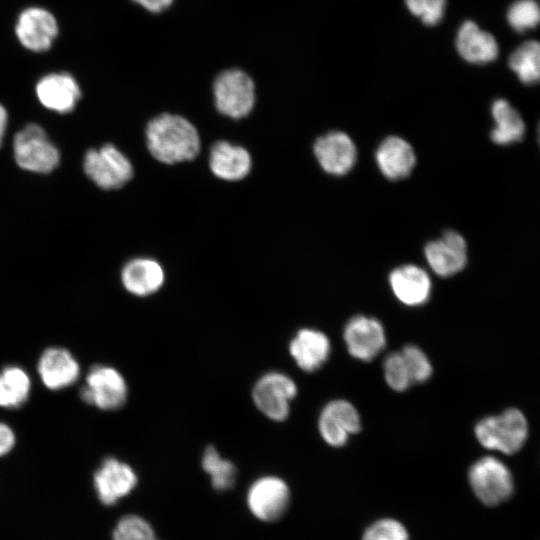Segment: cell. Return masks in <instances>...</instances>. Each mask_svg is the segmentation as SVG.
Instances as JSON below:
<instances>
[{"mask_svg":"<svg viewBox=\"0 0 540 540\" xmlns=\"http://www.w3.org/2000/svg\"><path fill=\"white\" fill-rule=\"evenodd\" d=\"M145 136L150 154L165 164L192 160L200 151L197 129L180 115L163 113L152 118Z\"/></svg>","mask_w":540,"mask_h":540,"instance_id":"1","label":"cell"},{"mask_svg":"<svg viewBox=\"0 0 540 540\" xmlns=\"http://www.w3.org/2000/svg\"><path fill=\"white\" fill-rule=\"evenodd\" d=\"M474 432L479 443L486 449L511 455L518 452L526 442L528 424L520 410L509 408L500 415L481 419Z\"/></svg>","mask_w":540,"mask_h":540,"instance_id":"2","label":"cell"},{"mask_svg":"<svg viewBox=\"0 0 540 540\" xmlns=\"http://www.w3.org/2000/svg\"><path fill=\"white\" fill-rule=\"evenodd\" d=\"M468 482L476 498L485 506H497L509 499L514 490L513 477L499 459L484 456L468 470Z\"/></svg>","mask_w":540,"mask_h":540,"instance_id":"3","label":"cell"},{"mask_svg":"<svg viewBox=\"0 0 540 540\" xmlns=\"http://www.w3.org/2000/svg\"><path fill=\"white\" fill-rule=\"evenodd\" d=\"M291 499L288 483L276 475L258 477L246 493V505L250 514L264 523L281 520L289 510Z\"/></svg>","mask_w":540,"mask_h":540,"instance_id":"4","label":"cell"},{"mask_svg":"<svg viewBox=\"0 0 540 540\" xmlns=\"http://www.w3.org/2000/svg\"><path fill=\"white\" fill-rule=\"evenodd\" d=\"M80 398L104 411L120 409L128 399L127 382L116 368L96 364L89 369L85 377Z\"/></svg>","mask_w":540,"mask_h":540,"instance_id":"5","label":"cell"},{"mask_svg":"<svg viewBox=\"0 0 540 540\" xmlns=\"http://www.w3.org/2000/svg\"><path fill=\"white\" fill-rule=\"evenodd\" d=\"M217 110L230 118L247 116L255 104V85L251 77L240 69L221 72L213 83Z\"/></svg>","mask_w":540,"mask_h":540,"instance_id":"6","label":"cell"},{"mask_svg":"<svg viewBox=\"0 0 540 540\" xmlns=\"http://www.w3.org/2000/svg\"><path fill=\"white\" fill-rule=\"evenodd\" d=\"M16 163L24 170L49 173L60 161V154L39 125L28 124L13 140Z\"/></svg>","mask_w":540,"mask_h":540,"instance_id":"7","label":"cell"},{"mask_svg":"<svg viewBox=\"0 0 540 540\" xmlns=\"http://www.w3.org/2000/svg\"><path fill=\"white\" fill-rule=\"evenodd\" d=\"M297 395V385L287 374L270 371L262 375L252 389L256 408L272 421L288 418L291 402Z\"/></svg>","mask_w":540,"mask_h":540,"instance_id":"8","label":"cell"},{"mask_svg":"<svg viewBox=\"0 0 540 540\" xmlns=\"http://www.w3.org/2000/svg\"><path fill=\"white\" fill-rule=\"evenodd\" d=\"M85 174L100 188L118 189L133 176L129 159L113 144H105L86 152L83 161Z\"/></svg>","mask_w":540,"mask_h":540,"instance_id":"9","label":"cell"},{"mask_svg":"<svg viewBox=\"0 0 540 540\" xmlns=\"http://www.w3.org/2000/svg\"><path fill=\"white\" fill-rule=\"evenodd\" d=\"M138 484L135 470L115 457L105 458L93 475V485L98 500L113 506L130 495Z\"/></svg>","mask_w":540,"mask_h":540,"instance_id":"10","label":"cell"},{"mask_svg":"<svg viewBox=\"0 0 540 540\" xmlns=\"http://www.w3.org/2000/svg\"><path fill=\"white\" fill-rule=\"evenodd\" d=\"M343 339L349 354L360 361L369 362L386 345L385 329L376 318L357 315L345 325Z\"/></svg>","mask_w":540,"mask_h":540,"instance_id":"11","label":"cell"},{"mask_svg":"<svg viewBox=\"0 0 540 540\" xmlns=\"http://www.w3.org/2000/svg\"><path fill=\"white\" fill-rule=\"evenodd\" d=\"M361 428L360 415L352 403L344 399L328 402L320 412L318 429L322 439L332 447H342Z\"/></svg>","mask_w":540,"mask_h":540,"instance_id":"12","label":"cell"},{"mask_svg":"<svg viewBox=\"0 0 540 540\" xmlns=\"http://www.w3.org/2000/svg\"><path fill=\"white\" fill-rule=\"evenodd\" d=\"M19 42L33 52L47 51L58 34L52 13L41 7H29L19 15L16 28Z\"/></svg>","mask_w":540,"mask_h":540,"instance_id":"13","label":"cell"},{"mask_svg":"<svg viewBox=\"0 0 540 540\" xmlns=\"http://www.w3.org/2000/svg\"><path fill=\"white\" fill-rule=\"evenodd\" d=\"M424 252L431 269L441 277L460 272L467 263L466 241L461 234L452 230L427 243Z\"/></svg>","mask_w":540,"mask_h":540,"instance_id":"14","label":"cell"},{"mask_svg":"<svg viewBox=\"0 0 540 540\" xmlns=\"http://www.w3.org/2000/svg\"><path fill=\"white\" fill-rule=\"evenodd\" d=\"M80 371L77 359L62 347L45 349L37 363V372L42 383L53 391L73 385L79 379Z\"/></svg>","mask_w":540,"mask_h":540,"instance_id":"15","label":"cell"},{"mask_svg":"<svg viewBox=\"0 0 540 540\" xmlns=\"http://www.w3.org/2000/svg\"><path fill=\"white\" fill-rule=\"evenodd\" d=\"M313 149L320 166L329 174L344 175L356 161L355 144L344 132L333 131L319 137Z\"/></svg>","mask_w":540,"mask_h":540,"instance_id":"16","label":"cell"},{"mask_svg":"<svg viewBox=\"0 0 540 540\" xmlns=\"http://www.w3.org/2000/svg\"><path fill=\"white\" fill-rule=\"evenodd\" d=\"M40 103L58 113L71 112L81 98V90L68 73H51L41 78L36 85Z\"/></svg>","mask_w":540,"mask_h":540,"instance_id":"17","label":"cell"},{"mask_svg":"<svg viewBox=\"0 0 540 540\" xmlns=\"http://www.w3.org/2000/svg\"><path fill=\"white\" fill-rule=\"evenodd\" d=\"M331 343L326 334L312 328L297 331L289 344V352L300 369L318 370L328 360Z\"/></svg>","mask_w":540,"mask_h":540,"instance_id":"18","label":"cell"},{"mask_svg":"<svg viewBox=\"0 0 540 540\" xmlns=\"http://www.w3.org/2000/svg\"><path fill=\"white\" fill-rule=\"evenodd\" d=\"M390 287L395 297L408 306H419L431 295V280L422 268L408 264L394 269L389 275Z\"/></svg>","mask_w":540,"mask_h":540,"instance_id":"19","label":"cell"},{"mask_svg":"<svg viewBox=\"0 0 540 540\" xmlns=\"http://www.w3.org/2000/svg\"><path fill=\"white\" fill-rule=\"evenodd\" d=\"M456 48L460 56L470 63L486 64L494 61L499 54L495 37L479 28L471 20L461 24L456 35Z\"/></svg>","mask_w":540,"mask_h":540,"instance_id":"20","label":"cell"},{"mask_svg":"<svg viewBox=\"0 0 540 540\" xmlns=\"http://www.w3.org/2000/svg\"><path fill=\"white\" fill-rule=\"evenodd\" d=\"M209 166L216 177L226 181H238L249 174L251 157L245 148L222 140L212 145Z\"/></svg>","mask_w":540,"mask_h":540,"instance_id":"21","label":"cell"},{"mask_svg":"<svg viewBox=\"0 0 540 540\" xmlns=\"http://www.w3.org/2000/svg\"><path fill=\"white\" fill-rule=\"evenodd\" d=\"M161 265L150 258H135L128 261L121 271L124 288L131 294L145 297L157 292L164 283Z\"/></svg>","mask_w":540,"mask_h":540,"instance_id":"22","label":"cell"},{"mask_svg":"<svg viewBox=\"0 0 540 540\" xmlns=\"http://www.w3.org/2000/svg\"><path fill=\"white\" fill-rule=\"evenodd\" d=\"M376 162L384 176L398 180L410 174L416 157L412 146L406 140L389 136L377 148Z\"/></svg>","mask_w":540,"mask_h":540,"instance_id":"23","label":"cell"},{"mask_svg":"<svg viewBox=\"0 0 540 540\" xmlns=\"http://www.w3.org/2000/svg\"><path fill=\"white\" fill-rule=\"evenodd\" d=\"M491 114L495 122L490 138L498 145H510L520 142L526 126L520 113L505 99H497L492 103Z\"/></svg>","mask_w":540,"mask_h":540,"instance_id":"24","label":"cell"},{"mask_svg":"<svg viewBox=\"0 0 540 540\" xmlns=\"http://www.w3.org/2000/svg\"><path fill=\"white\" fill-rule=\"evenodd\" d=\"M32 388L29 374L20 366L7 365L0 371V407L16 409L28 400Z\"/></svg>","mask_w":540,"mask_h":540,"instance_id":"25","label":"cell"},{"mask_svg":"<svg viewBox=\"0 0 540 540\" xmlns=\"http://www.w3.org/2000/svg\"><path fill=\"white\" fill-rule=\"evenodd\" d=\"M508 64L523 84L531 86L540 83V41L522 43L511 53Z\"/></svg>","mask_w":540,"mask_h":540,"instance_id":"26","label":"cell"},{"mask_svg":"<svg viewBox=\"0 0 540 540\" xmlns=\"http://www.w3.org/2000/svg\"><path fill=\"white\" fill-rule=\"evenodd\" d=\"M201 466L208 474L211 485L216 491L225 492L234 487L237 469L230 460L223 458L215 447H206Z\"/></svg>","mask_w":540,"mask_h":540,"instance_id":"27","label":"cell"},{"mask_svg":"<svg viewBox=\"0 0 540 540\" xmlns=\"http://www.w3.org/2000/svg\"><path fill=\"white\" fill-rule=\"evenodd\" d=\"M156 538L152 524L135 513L121 516L112 530V540H154Z\"/></svg>","mask_w":540,"mask_h":540,"instance_id":"28","label":"cell"},{"mask_svg":"<svg viewBox=\"0 0 540 540\" xmlns=\"http://www.w3.org/2000/svg\"><path fill=\"white\" fill-rule=\"evenodd\" d=\"M360 540H411V534L400 519L383 516L374 519L363 529Z\"/></svg>","mask_w":540,"mask_h":540,"instance_id":"29","label":"cell"},{"mask_svg":"<svg viewBox=\"0 0 540 540\" xmlns=\"http://www.w3.org/2000/svg\"><path fill=\"white\" fill-rule=\"evenodd\" d=\"M508 24L523 33L540 25V4L536 0H516L507 10Z\"/></svg>","mask_w":540,"mask_h":540,"instance_id":"30","label":"cell"},{"mask_svg":"<svg viewBox=\"0 0 540 540\" xmlns=\"http://www.w3.org/2000/svg\"><path fill=\"white\" fill-rule=\"evenodd\" d=\"M383 372L386 383L394 391L403 392L413 384L401 351L392 352L385 358Z\"/></svg>","mask_w":540,"mask_h":540,"instance_id":"31","label":"cell"},{"mask_svg":"<svg viewBox=\"0 0 540 540\" xmlns=\"http://www.w3.org/2000/svg\"><path fill=\"white\" fill-rule=\"evenodd\" d=\"M401 353L409 369L413 384L424 383L431 378L433 367L422 349L416 345L408 344L403 347Z\"/></svg>","mask_w":540,"mask_h":540,"instance_id":"32","label":"cell"},{"mask_svg":"<svg viewBox=\"0 0 540 540\" xmlns=\"http://www.w3.org/2000/svg\"><path fill=\"white\" fill-rule=\"evenodd\" d=\"M408 10L424 24L435 25L444 15L446 0H405Z\"/></svg>","mask_w":540,"mask_h":540,"instance_id":"33","label":"cell"},{"mask_svg":"<svg viewBox=\"0 0 540 540\" xmlns=\"http://www.w3.org/2000/svg\"><path fill=\"white\" fill-rule=\"evenodd\" d=\"M16 444V435L10 425L0 422V457L7 455Z\"/></svg>","mask_w":540,"mask_h":540,"instance_id":"34","label":"cell"},{"mask_svg":"<svg viewBox=\"0 0 540 540\" xmlns=\"http://www.w3.org/2000/svg\"><path fill=\"white\" fill-rule=\"evenodd\" d=\"M144 9L159 13L166 10L172 4L173 0H132Z\"/></svg>","mask_w":540,"mask_h":540,"instance_id":"35","label":"cell"},{"mask_svg":"<svg viewBox=\"0 0 540 540\" xmlns=\"http://www.w3.org/2000/svg\"><path fill=\"white\" fill-rule=\"evenodd\" d=\"M8 115L6 109L0 104V146L7 126Z\"/></svg>","mask_w":540,"mask_h":540,"instance_id":"36","label":"cell"},{"mask_svg":"<svg viewBox=\"0 0 540 540\" xmlns=\"http://www.w3.org/2000/svg\"><path fill=\"white\" fill-rule=\"evenodd\" d=\"M537 140H538V143H539V146H540V121H539L538 126H537Z\"/></svg>","mask_w":540,"mask_h":540,"instance_id":"37","label":"cell"},{"mask_svg":"<svg viewBox=\"0 0 540 540\" xmlns=\"http://www.w3.org/2000/svg\"><path fill=\"white\" fill-rule=\"evenodd\" d=\"M154 540H159L158 538L154 539Z\"/></svg>","mask_w":540,"mask_h":540,"instance_id":"38","label":"cell"}]
</instances>
